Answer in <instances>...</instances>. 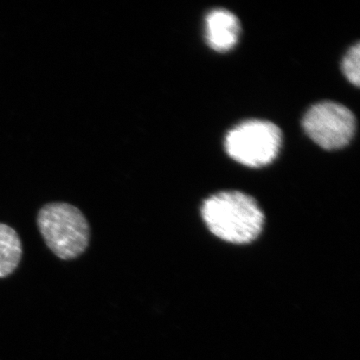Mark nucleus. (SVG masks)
I'll return each mask as SVG.
<instances>
[{"instance_id": "obj_1", "label": "nucleus", "mask_w": 360, "mask_h": 360, "mask_svg": "<svg viewBox=\"0 0 360 360\" xmlns=\"http://www.w3.org/2000/svg\"><path fill=\"white\" fill-rule=\"evenodd\" d=\"M200 212L213 236L231 245L253 243L264 231V212L252 196L241 191L213 194L203 201Z\"/></svg>"}, {"instance_id": "obj_2", "label": "nucleus", "mask_w": 360, "mask_h": 360, "mask_svg": "<svg viewBox=\"0 0 360 360\" xmlns=\"http://www.w3.org/2000/svg\"><path fill=\"white\" fill-rule=\"evenodd\" d=\"M37 225L49 250L60 259H75L89 248V222L84 213L70 203L44 205L37 217Z\"/></svg>"}, {"instance_id": "obj_3", "label": "nucleus", "mask_w": 360, "mask_h": 360, "mask_svg": "<svg viewBox=\"0 0 360 360\" xmlns=\"http://www.w3.org/2000/svg\"><path fill=\"white\" fill-rule=\"evenodd\" d=\"M283 143L281 130L267 120H251L239 123L225 136L224 148L232 160L245 167L270 165Z\"/></svg>"}, {"instance_id": "obj_4", "label": "nucleus", "mask_w": 360, "mask_h": 360, "mask_svg": "<svg viewBox=\"0 0 360 360\" xmlns=\"http://www.w3.org/2000/svg\"><path fill=\"white\" fill-rule=\"evenodd\" d=\"M302 127L317 146L335 150L345 148L354 139L356 120L347 106L335 101H321L307 111Z\"/></svg>"}, {"instance_id": "obj_5", "label": "nucleus", "mask_w": 360, "mask_h": 360, "mask_svg": "<svg viewBox=\"0 0 360 360\" xmlns=\"http://www.w3.org/2000/svg\"><path fill=\"white\" fill-rule=\"evenodd\" d=\"M240 30L238 16L227 9H213L206 15L205 39L213 51H231L238 42Z\"/></svg>"}, {"instance_id": "obj_6", "label": "nucleus", "mask_w": 360, "mask_h": 360, "mask_svg": "<svg viewBox=\"0 0 360 360\" xmlns=\"http://www.w3.org/2000/svg\"><path fill=\"white\" fill-rule=\"evenodd\" d=\"M22 245L18 232L0 224V278L13 274L20 264Z\"/></svg>"}, {"instance_id": "obj_7", "label": "nucleus", "mask_w": 360, "mask_h": 360, "mask_svg": "<svg viewBox=\"0 0 360 360\" xmlns=\"http://www.w3.org/2000/svg\"><path fill=\"white\" fill-rule=\"evenodd\" d=\"M343 75L355 86H359L360 82V44L357 42L350 47L342 60Z\"/></svg>"}]
</instances>
